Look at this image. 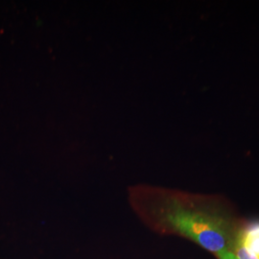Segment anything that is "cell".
<instances>
[{"instance_id": "cell-1", "label": "cell", "mask_w": 259, "mask_h": 259, "mask_svg": "<svg viewBox=\"0 0 259 259\" xmlns=\"http://www.w3.org/2000/svg\"><path fill=\"white\" fill-rule=\"evenodd\" d=\"M137 199L164 230L193 241L217 258L232 251L240 227L222 198L147 188L140 189Z\"/></svg>"}, {"instance_id": "cell-2", "label": "cell", "mask_w": 259, "mask_h": 259, "mask_svg": "<svg viewBox=\"0 0 259 259\" xmlns=\"http://www.w3.org/2000/svg\"><path fill=\"white\" fill-rule=\"evenodd\" d=\"M237 239L246 250L259 259V221L249 223L240 228Z\"/></svg>"}, {"instance_id": "cell-3", "label": "cell", "mask_w": 259, "mask_h": 259, "mask_svg": "<svg viewBox=\"0 0 259 259\" xmlns=\"http://www.w3.org/2000/svg\"><path fill=\"white\" fill-rule=\"evenodd\" d=\"M232 252L237 259H258L252 253H250L249 250H246L239 243L238 239H236L234 245H233Z\"/></svg>"}, {"instance_id": "cell-4", "label": "cell", "mask_w": 259, "mask_h": 259, "mask_svg": "<svg viewBox=\"0 0 259 259\" xmlns=\"http://www.w3.org/2000/svg\"><path fill=\"white\" fill-rule=\"evenodd\" d=\"M218 259H237L236 258V256L233 254V252L232 251H228V252H226V253H224L222 254L220 257Z\"/></svg>"}]
</instances>
